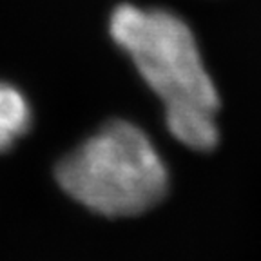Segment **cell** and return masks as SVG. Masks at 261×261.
<instances>
[{"label": "cell", "instance_id": "6da1fadb", "mask_svg": "<svg viewBox=\"0 0 261 261\" xmlns=\"http://www.w3.org/2000/svg\"><path fill=\"white\" fill-rule=\"evenodd\" d=\"M57 181L96 214L122 218L158 205L169 189V172L142 129L111 120L60 160Z\"/></svg>", "mask_w": 261, "mask_h": 261}, {"label": "cell", "instance_id": "7a4b0ae2", "mask_svg": "<svg viewBox=\"0 0 261 261\" xmlns=\"http://www.w3.org/2000/svg\"><path fill=\"white\" fill-rule=\"evenodd\" d=\"M109 33L158 94L165 111L218 113L216 86L205 69L191 28L178 15L122 4L111 15Z\"/></svg>", "mask_w": 261, "mask_h": 261}, {"label": "cell", "instance_id": "3957f363", "mask_svg": "<svg viewBox=\"0 0 261 261\" xmlns=\"http://www.w3.org/2000/svg\"><path fill=\"white\" fill-rule=\"evenodd\" d=\"M165 123L171 135L194 151H211L218 145L220 130L216 114L200 109L165 111Z\"/></svg>", "mask_w": 261, "mask_h": 261}, {"label": "cell", "instance_id": "277c9868", "mask_svg": "<svg viewBox=\"0 0 261 261\" xmlns=\"http://www.w3.org/2000/svg\"><path fill=\"white\" fill-rule=\"evenodd\" d=\"M31 125V107L25 96L16 89L0 82V152L24 136Z\"/></svg>", "mask_w": 261, "mask_h": 261}]
</instances>
